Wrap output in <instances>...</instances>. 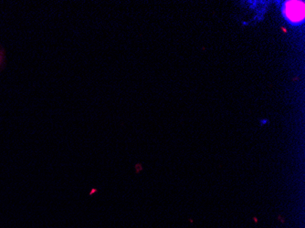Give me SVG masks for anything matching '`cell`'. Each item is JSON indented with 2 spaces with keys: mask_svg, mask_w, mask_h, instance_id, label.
<instances>
[{
  "mask_svg": "<svg viewBox=\"0 0 305 228\" xmlns=\"http://www.w3.org/2000/svg\"><path fill=\"white\" fill-rule=\"evenodd\" d=\"M284 17L291 23L298 24L304 19V2L287 1L284 5Z\"/></svg>",
  "mask_w": 305,
  "mask_h": 228,
  "instance_id": "1",
  "label": "cell"
}]
</instances>
